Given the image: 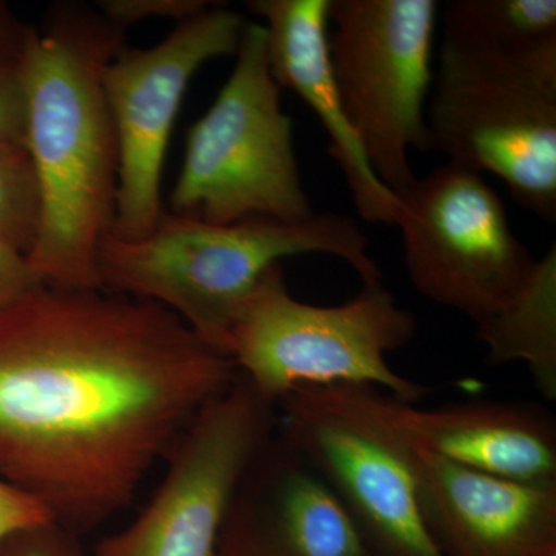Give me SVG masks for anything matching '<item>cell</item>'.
<instances>
[{
	"instance_id": "obj_1",
	"label": "cell",
	"mask_w": 556,
	"mask_h": 556,
	"mask_svg": "<svg viewBox=\"0 0 556 556\" xmlns=\"http://www.w3.org/2000/svg\"><path fill=\"white\" fill-rule=\"evenodd\" d=\"M237 378L155 303L39 285L0 311V478L89 533Z\"/></svg>"
},
{
	"instance_id": "obj_2",
	"label": "cell",
	"mask_w": 556,
	"mask_h": 556,
	"mask_svg": "<svg viewBox=\"0 0 556 556\" xmlns=\"http://www.w3.org/2000/svg\"><path fill=\"white\" fill-rule=\"evenodd\" d=\"M124 39V28L79 3L54 7L25 39L27 152L40 192L27 262L46 287L102 289L98 251L112 230L119 169L104 72Z\"/></svg>"
},
{
	"instance_id": "obj_3",
	"label": "cell",
	"mask_w": 556,
	"mask_h": 556,
	"mask_svg": "<svg viewBox=\"0 0 556 556\" xmlns=\"http://www.w3.org/2000/svg\"><path fill=\"white\" fill-rule=\"evenodd\" d=\"M306 254L343 260L362 283L382 280L357 223L332 212L300 223L249 218L217 225L164 208L141 239L109 232L98 251V274L105 291L170 311L228 356L230 331L263 277L281 260Z\"/></svg>"
},
{
	"instance_id": "obj_4",
	"label": "cell",
	"mask_w": 556,
	"mask_h": 556,
	"mask_svg": "<svg viewBox=\"0 0 556 556\" xmlns=\"http://www.w3.org/2000/svg\"><path fill=\"white\" fill-rule=\"evenodd\" d=\"M430 149L506 182L519 206L556 219V39L490 53L442 42L427 108Z\"/></svg>"
},
{
	"instance_id": "obj_5",
	"label": "cell",
	"mask_w": 556,
	"mask_h": 556,
	"mask_svg": "<svg viewBox=\"0 0 556 556\" xmlns=\"http://www.w3.org/2000/svg\"><path fill=\"white\" fill-rule=\"evenodd\" d=\"M416 334V317L382 280L362 283L342 305L318 306L289 292L269 270L230 331L228 356L262 396L277 402L300 387L368 386L408 404L428 388L390 367L387 354Z\"/></svg>"
},
{
	"instance_id": "obj_6",
	"label": "cell",
	"mask_w": 556,
	"mask_h": 556,
	"mask_svg": "<svg viewBox=\"0 0 556 556\" xmlns=\"http://www.w3.org/2000/svg\"><path fill=\"white\" fill-rule=\"evenodd\" d=\"M236 60L217 98L188 131L170 212L217 225L306 222L316 212L303 189L292 119L281 108L260 22H248Z\"/></svg>"
},
{
	"instance_id": "obj_7",
	"label": "cell",
	"mask_w": 556,
	"mask_h": 556,
	"mask_svg": "<svg viewBox=\"0 0 556 556\" xmlns=\"http://www.w3.org/2000/svg\"><path fill=\"white\" fill-rule=\"evenodd\" d=\"M437 0H329V58L348 118L393 193L415 179L409 153L430 150Z\"/></svg>"
},
{
	"instance_id": "obj_8",
	"label": "cell",
	"mask_w": 556,
	"mask_h": 556,
	"mask_svg": "<svg viewBox=\"0 0 556 556\" xmlns=\"http://www.w3.org/2000/svg\"><path fill=\"white\" fill-rule=\"evenodd\" d=\"M396 197L405 268L422 298L479 327L529 287L538 260L482 175L447 161Z\"/></svg>"
},
{
	"instance_id": "obj_9",
	"label": "cell",
	"mask_w": 556,
	"mask_h": 556,
	"mask_svg": "<svg viewBox=\"0 0 556 556\" xmlns=\"http://www.w3.org/2000/svg\"><path fill=\"white\" fill-rule=\"evenodd\" d=\"M277 424V405L239 372L172 445L166 473L138 517L90 556H217L233 493Z\"/></svg>"
},
{
	"instance_id": "obj_10",
	"label": "cell",
	"mask_w": 556,
	"mask_h": 556,
	"mask_svg": "<svg viewBox=\"0 0 556 556\" xmlns=\"http://www.w3.org/2000/svg\"><path fill=\"white\" fill-rule=\"evenodd\" d=\"M247 24L236 10L212 2L152 49H123L105 68L119 153L113 236L141 239L159 222L164 161L182 98L207 62L236 56Z\"/></svg>"
},
{
	"instance_id": "obj_11",
	"label": "cell",
	"mask_w": 556,
	"mask_h": 556,
	"mask_svg": "<svg viewBox=\"0 0 556 556\" xmlns=\"http://www.w3.org/2000/svg\"><path fill=\"white\" fill-rule=\"evenodd\" d=\"M277 428L345 507L369 556H442L404 456L378 430L300 387L277 402Z\"/></svg>"
},
{
	"instance_id": "obj_12",
	"label": "cell",
	"mask_w": 556,
	"mask_h": 556,
	"mask_svg": "<svg viewBox=\"0 0 556 556\" xmlns=\"http://www.w3.org/2000/svg\"><path fill=\"white\" fill-rule=\"evenodd\" d=\"M342 412L412 447L457 466L526 482L556 485V424L535 405L473 401L420 408L368 386L313 387Z\"/></svg>"
},
{
	"instance_id": "obj_13",
	"label": "cell",
	"mask_w": 556,
	"mask_h": 556,
	"mask_svg": "<svg viewBox=\"0 0 556 556\" xmlns=\"http://www.w3.org/2000/svg\"><path fill=\"white\" fill-rule=\"evenodd\" d=\"M378 431L404 456L442 556H556V485L457 466Z\"/></svg>"
},
{
	"instance_id": "obj_14",
	"label": "cell",
	"mask_w": 556,
	"mask_h": 556,
	"mask_svg": "<svg viewBox=\"0 0 556 556\" xmlns=\"http://www.w3.org/2000/svg\"><path fill=\"white\" fill-rule=\"evenodd\" d=\"M217 556L369 554L338 495L277 428L233 493Z\"/></svg>"
},
{
	"instance_id": "obj_15",
	"label": "cell",
	"mask_w": 556,
	"mask_h": 556,
	"mask_svg": "<svg viewBox=\"0 0 556 556\" xmlns=\"http://www.w3.org/2000/svg\"><path fill=\"white\" fill-rule=\"evenodd\" d=\"M249 11L263 21L270 72L320 121L328 153L338 163L358 215L368 223L394 225L396 193L369 164L356 129L348 118L329 58V0H251Z\"/></svg>"
},
{
	"instance_id": "obj_16",
	"label": "cell",
	"mask_w": 556,
	"mask_h": 556,
	"mask_svg": "<svg viewBox=\"0 0 556 556\" xmlns=\"http://www.w3.org/2000/svg\"><path fill=\"white\" fill-rule=\"evenodd\" d=\"M492 364L522 361L540 393L556 399V249L538 260L535 276L506 309L479 325Z\"/></svg>"
},
{
	"instance_id": "obj_17",
	"label": "cell",
	"mask_w": 556,
	"mask_h": 556,
	"mask_svg": "<svg viewBox=\"0 0 556 556\" xmlns=\"http://www.w3.org/2000/svg\"><path fill=\"white\" fill-rule=\"evenodd\" d=\"M442 42L517 53L556 39L555 0H452L439 9Z\"/></svg>"
},
{
	"instance_id": "obj_18",
	"label": "cell",
	"mask_w": 556,
	"mask_h": 556,
	"mask_svg": "<svg viewBox=\"0 0 556 556\" xmlns=\"http://www.w3.org/2000/svg\"><path fill=\"white\" fill-rule=\"evenodd\" d=\"M39 222V182L27 149L0 148V244L27 258Z\"/></svg>"
},
{
	"instance_id": "obj_19",
	"label": "cell",
	"mask_w": 556,
	"mask_h": 556,
	"mask_svg": "<svg viewBox=\"0 0 556 556\" xmlns=\"http://www.w3.org/2000/svg\"><path fill=\"white\" fill-rule=\"evenodd\" d=\"M22 51L0 53V148L27 149L28 100Z\"/></svg>"
},
{
	"instance_id": "obj_20",
	"label": "cell",
	"mask_w": 556,
	"mask_h": 556,
	"mask_svg": "<svg viewBox=\"0 0 556 556\" xmlns=\"http://www.w3.org/2000/svg\"><path fill=\"white\" fill-rule=\"evenodd\" d=\"M79 538L56 522H40L0 543V556H90Z\"/></svg>"
},
{
	"instance_id": "obj_21",
	"label": "cell",
	"mask_w": 556,
	"mask_h": 556,
	"mask_svg": "<svg viewBox=\"0 0 556 556\" xmlns=\"http://www.w3.org/2000/svg\"><path fill=\"white\" fill-rule=\"evenodd\" d=\"M211 3L206 0H102L97 9L102 16L127 30L137 22L155 17L179 24L206 10Z\"/></svg>"
},
{
	"instance_id": "obj_22",
	"label": "cell",
	"mask_w": 556,
	"mask_h": 556,
	"mask_svg": "<svg viewBox=\"0 0 556 556\" xmlns=\"http://www.w3.org/2000/svg\"><path fill=\"white\" fill-rule=\"evenodd\" d=\"M46 521L51 519L35 500L0 478V543L22 529Z\"/></svg>"
},
{
	"instance_id": "obj_23",
	"label": "cell",
	"mask_w": 556,
	"mask_h": 556,
	"mask_svg": "<svg viewBox=\"0 0 556 556\" xmlns=\"http://www.w3.org/2000/svg\"><path fill=\"white\" fill-rule=\"evenodd\" d=\"M42 283L33 273L27 258L0 244V311Z\"/></svg>"
},
{
	"instance_id": "obj_24",
	"label": "cell",
	"mask_w": 556,
	"mask_h": 556,
	"mask_svg": "<svg viewBox=\"0 0 556 556\" xmlns=\"http://www.w3.org/2000/svg\"><path fill=\"white\" fill-rule=\"evenodd\" d=\"M30 27L16 20L5 2H0V53L24 49Z\"/></svg>"
}]
</instances>
